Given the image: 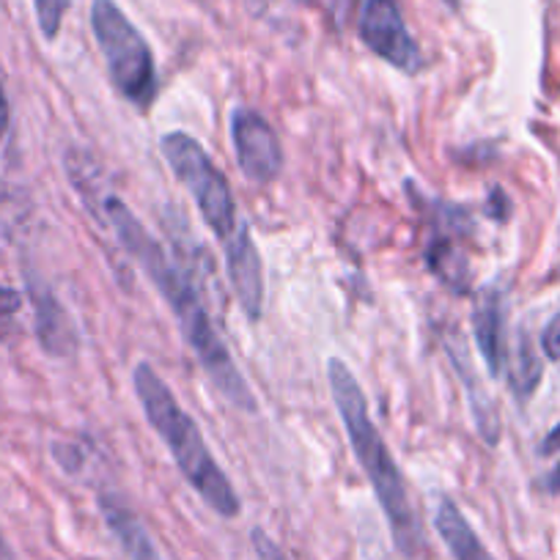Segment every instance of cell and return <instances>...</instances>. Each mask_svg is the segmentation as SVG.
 <instances>
[{
  "label": "cell",
  "mask_w": 560,
  "mask_h": 560,
  "mask_svg": "<svg viewBox=\"0 0 560 560\" xmlns=\"http://www.w3.org/2000/svg\"><path fill=\"white\" fill-rule=\"evenodd\" d=\"M105 218L110 229L116 231L124 250L129 253V258L149 275V280L163 294L168 308L174 311L187 347L192 349V354L198 358L201 369L207 371L212 385L220 390V396L234 404V407L245 409V412H256V396H253L242 371L236 369L220 332L214 330L207 305L201 303L190 278L171 261L165 247L143 229V223L135 218L132 209L118 201L116 196H105Z\"/></svg>",
  "instance_id": "6da1fadb"
},
{
  "label": "cell",
  "mask_w": 560,
  "mask_h": 560,
  "mask_svg": "<svg viewBox=\"0 0 560 560\" xmlns=\"http://www.w3.org/2000/svg\"><path fill=\"white\" fill-rule=\"evenodd\" d=\"M327 382H330L332 401H336L341 423L347 429L354 459L363 467L365 478H369L371 489H374L376 500L385 511V520L390 525L398 552L407 560H420V555H423V530H420L418 516H415L412 503H409L401 470H398L390 448L382 440L380 429L371 420L369 401H365L358 376L352 374V369L343 360L330 358L327 360Z\"/></svg>",
  "instance_id": "7a4b0ae2"
},
{
  "label": "cell",
  "mask_w": 560,
  "mask_h": 560,
  "mask_svg": "<svg viewBox=\"0 0 560 560\" xmlns=\"http://www.w3.org/2000/svg\"><path fill=\"white\" fill-rule=\"evenodd\" d=\"M132 385L135 396H138L140 407H143V415H147L154 432L160 434L165 448L171 451L176 467L185 476V481L196 489L198 498L214 514L223 516V520L240 516V494L231 487L229 476H225L223 467L218 465L214 454L209 451L198 423L176 401V396L165 385L163 376L149 363H138V369L132 371Z\"/></svg>",
  "instance_id": "3957f363"
},
{
  "label": "cell",
  "mask_w": 560,
  "mask_h": 560,
  "mask_svg": "<svg viewBox=\"0 0 560 560\" xmlns=\"http://www.w3.org/2000/svg\"><path fill=\"white\" fill-rule=\"evenodd\" d=\"M91 28L105 56L110 83L129 105L147 113L158 100V69L149 42L113 0L91 3Z\"/></svg>",
  "instance_id": "277c9868"
},
{
  "label": "cell",
  "mask_w": 560,
  "mask_h": 560,
  "mask_svg": "<svg viewBox=\"0 0 560 560\" xmlns=\"http://www.w3.org/2000/svg\"><path fill=\"white\" fill-rule=\"evenodd\" d=\"M160 152L165 163L176 174V179L187 187L196 201L203 223L214 231L220 245L229 247L247 234V225L240 220L234 196H231L229 179L223 171L209 160L207 149L187 132H168L160 138Z\"/></svg>",
  "instance_id": "5b68a950"
},
{
  "label": "cell",
  "mask_w": 560,
  "mask_h": 560,
  "mask_svg": "<svg viewBox=\"0 0 560 560\" xmlns=\"http://www.w3.org/2000/svg\"><path fill=\"white\" fill-rule=\"evenodd\" d=\"M231 140L240 171L253 185H269L280 176L283 168V152L275 129L269 127L261 113L250 107H236L231 113Z\"/></svg>",
  "instance_id": "8992f818"
},
{
  "label": "cell",
  "mask_w": 560,
  "mask_h": 560,
  "mask_svg": "<svg viewBox=\"0 0 560 560\" xmlns=\"http://www.w3.org/2000/svg\"><path fill=\"white\" fill-rule=\"evenodd\" d=\"M360 39L374 56L401 72L412 74L420 69V50L404 25L396 0H365L360 14Z\"/></svg>",
  "instance_id": "52a82bcc"
},
{
  "label": "cell",
  "mask_w": 560,
  "mask_h": 560,
  "mask_svg": "<svg viewBox=\"0 0 560 560\" xmlns=\"http://www.w3.org/2000/svg\"><path fill=\"white\" fill-rule=\"evenodd\" d=\"M472 332L489 374H503L509 369V341H505V294L500 287H487L478 292L472 305Z\"/></svg>",
  "instance_id": "ba28073f"
},
{
  "label": "cell",
  "mask_w": 560,
  "mask_h": 560,
  "mask_svg": "<svg viewBox=\"0 0 560 560\" xmlns=\"http://www.w3.org/2000/svg\"><path fill=\"white\" fill-rule=\"evenodd\" d=\"M225 250V269H229L231 289L236 294L242 314L250 322H258L264 314V272L261 256L250 240V231L242 234L234 245L223 247Z\"/></svg>",
  "instance_id": "9c48e42d"
},
{
  "label": "cell",
  "mask_w": 560,
  "mask_h": 560,
  "mask_svg": "<svg viewBox=\"0 0 560 560\" xmlns=\"http://www.w3.org/2000/svg\"><path fill=\"white\" fill-rule=\"evenodd\" d=\"M31 300H34L36 311V336H39L42 349L52 358H67L78 349V330H74L72 319L58 303L56 294L47 287L31 280Z\"/></svg>",
  "instance_id": "30bf717a"
},
{
  "label": "cell",
  "mask_w": 560,
  "mask_h": 560,
  "mask_svg": "<svg viewBox=\"0 0 560 560\" xmlns=\"http://www.w3.org/2000/svg\"><path fill=\"white\" fill-rule=\"evenodd\" d=\"M100 511L105 516L110 533L116 536V541L121 544L127 560H163L158 547H154L152 536H149V530L140 522V516L121 498H116L110 492H102Z\"/></svg>",
  "instance_id": "8fae6325"
},
{
  "label": "cell",
  "mask_w": 560,
  "mask_h": 560,
  "mask_svg": "<svg viewBox=\"0 0 560 560\" xmlns=\"http://www.w3.org/2000/svg\"><path fill=\"white\" fill-rule=\"evenodd\" d=\"M434 527L454 560H494L454 500H440L438 511H434Z\"/></svg>",
  "instance_id": "7c38bea8"
},
{
  "label": "cell",
  "mask_w": 560,
  "mask_h": 560,
  "mask_svg": "<svg viewBox=\"0 0 560 560\" xmlns=\"http://www.w3.org/2000/svg\"><path fill=\"white\" fill-rule=\"evenodd\" d=\"M511 390L520 401H527V398L536 393L538 382H541V360H538L536 349H533L530 338H527L525 330L516 332V347H514V360H511Z\"/></svg>",
  "instance_id": "4fadbf2b"
},
{
  "label": "cell",
  "mask_w": 560,
  "mask_h": 560,
  "mask_svg": "<svg viewBox=\"0 0 560 560\" xmlns=\"http://www.w3.org/2000/svg\"><path fill=\"white\" fill-rule=\"evenodd\" d=\"M69 3L72 0H34L36 7V20H39V28L45 34V39H56L58 31H61L63 18L69 12Z\"/></svg>",
  "instance_id": "5bb4252c"
},
{
  "label": "cell",
  "mask_w": 560,
  "mask_h": 560,
  "mask_svg": "<svg viewBox=\"0 0 560 560\" xmlns=\"http://www.w3.org/2000/svg\"><path fill=\"white\" fill-rule=\"evenodd\" d=\"M538 454H541V456L560 454V427H555L552 432H549L547 438H544V443H541V448H538ZM541 487L547 489L549 494H560V459H558V465H555L552 470L547 472V478H544Z\"/></svg>",
  "instance_id": "9a60e30c"
},
{
  "label": "cell",
  "mask_w": 560,
  "mask_h": 560,
  "mask_svg": "<svg viewBox=\"0 0 560 560\" xmlns=\"http://www.w3.org/2000/svg\"><path fill=\"white\" fill-rule=\"evenodd\" d=\"M20 308H23V294L9 287H0V338H9L12 319Z\"/></svg>",
  "instance_id": "2e32d148"
},
{
  "label": "cell",
  "mask_w": 560,
  "mask_h": 560,
  "mask_svg": "<svg viewBox=\"0 0 560 560\" xmlns=\"http://www.w3.org/2000/svg\"><path fill=\"white\" fill-rule=\"evenodd\" d=\"M250 541H253V549H256L258 560H292L287 555V549L280 547V544L275 541L267 530H261V527H253Z\"/></svg>",
  "instance_id": "e0dca14e"
},
{
  "label": "cell",
  "mask_w": 560,
  "mask_h": 560,
  "mask_svg": "<svg viewBox=\"0 0 560 560\" xmlns=\"http://www.w3.org/2000/svg\"><path fill=\"white\" fill-rule=\"evenodd\" d=\"M541 349L549 360H560V314H555L549 325L544 327Z\"/></svg>",
  "instance_id": "ac0fdd59"
},
{
  "label": "cell",
  "mask_w": 560,
  "mask_h": 560,
  "mask_svg": "<svg viewBox=\"0 0 560 560\" xmlns=\"http://www.w3.org/2000/svg\"><path fill=\"white\" fill-rule=\"evenodd\" d=\"M509 212H511V203L509 198H505V192L494 190L492 198H489V214H492L494 220H509Z\"/></svg>",
  "instance_id": "d6986e66"
},
{
  "label": "cell",
  "mask_w": 560,
  "mask_h": 560,
  "mask_svg": "<svg viewBox=\"0 0 560 560\" xmlns=\"http://www.w3.org/2000/svg\"><path fill=\"white\" fill-rule=\"evenodd\" d=\"M354 3H358V0H330L332 18H336V23H338V25H343V23H347L349 18H352Z\"/></svg>",
  "instance_id": "ffe728a7"
},
{
  "label": "cell",
  "mask_w": 560,
  "mask_h": 560,
  "mask_svg": "<svg viewBox=\"0 0 560 560\" xmlns=\"http://www.w3.org/2000/svg\"><path fill=\"white\" fill-rule=\"evenodd\" d=\"M9 118H12V113H9L7 91H3V85H0V143H3V138H7L9 132Z\"/></svg>",
  "instance_id": "44dd1931"
}]
</instances>
